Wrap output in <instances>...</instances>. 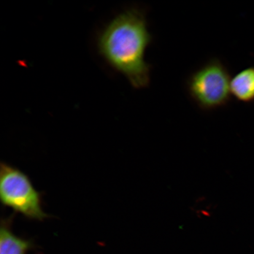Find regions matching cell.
<instances>
[{
  "mask_svg": "<svg viewBox=\"0 0 254 254\" xmlns=\"http://www.w3.org/2000/svg\"><path fill=\"white\" fill-rule=\"evenodd\" d=\"M231 95L241 102L254 101V66L243 69L231 79Z\"/></svg>",
  "mask_w": 254,
  "mask_h": 254,
  "instance_id": "5",
  "label": "cell"
},
{
  "mask_svg": "<svg viewBox=\"0 0 254 254\" xmlns=\"http://www.w3.org/2000/svg\"><path fill=\"white\" fill-rule=\"evenodd\" d=\"M12 217L2 221L0 230V254H27L34 249L30 240L16 236L11 230Z\"/></svg>",
  "mask_w": 254,
  "mask_h": 254,
  "instance_id": "4",
  "label": "cell"
},
{
  "mask_svg": "<svg viewBox=\"0 0 254 254\" xmlns=\"http://www.w3.org/2000/svg\"><path fill=\"white\" fill-rule=\"evenodd\" d=\"M144 11L131 8L116 16L101 32L98 50L109 64L125 75L133 87H147L151 65L145 53L152 42Z\"/></svg>",
  "mask_w": 254,
  "mask_h": 254,
  "instance_id": "1",
  "label": "cell"
},
{
  "mask_svg": "<svg viewBox=\"0 0 254 254\" xmlns=\"http://www.w3.org/2000/svg\"><path fill=\"white\" fill-rule=\"evenodd\" d=\"M231 81L226 66L220 60L214 59L190 76L187 90L200 109L211 110L230 102Z\"/></svg>",
  "mask_w": 254,
  "mask_h": 254,
  "instance_id": "2",
  "label": "cell"
},
{
  "mask_svg": "<svg viewBox=\"0 0 254 254\" xmlns=\"http://www.w3.org/2000/svg\"><path fill=\"white\" fill-rule=\"evenodd\" d=\"M0 198L3 205L30 220L41 221L49 217L43 210L41 194L29 178L6 163L0 167Z\"/></svg>",
  "mask_w": 254,
  "mask_h": 254,
  "instance_id": "3",
  "label": "cell"
}]
</instances>
